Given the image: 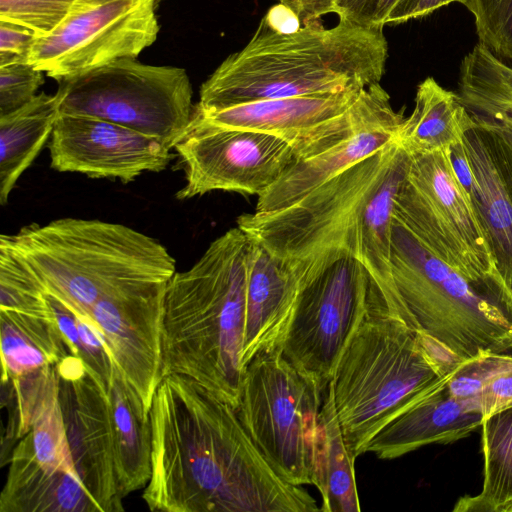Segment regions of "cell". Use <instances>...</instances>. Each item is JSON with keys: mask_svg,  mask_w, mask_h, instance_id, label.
<instances>
[{"mask_svg": "<svg viewBox=\"0 0 512 512\" xmlns=\"http://www.w3.org/2000/svg\"><path fill=\"white\" fill-rule=\"evenodd\" d=\"M308 259L280 258L249 237L241 366L281 348L308 270Z\"/></svg>", "mask_w": 512, "mask_h": 512, "instance_id": "18", "label": "cell"}, {"mask_svg": "<svg viewBox=\"0 0 512 512\" xmlns=\"http://www.w3.org/2000/svg\"><path fill=\"white\" fill-rule=\"evenodd\" d=\"M47 300L70 354L82 361L86 370L108 396L115 362L100 330L48 293Z\"/></svg>", "mask_w": 512, "mask_h": 512, "instance_id": "31", "label": "cell"}, {"mask_svg": "<svg viewBox=\"0 0 512 512\" xmlns=\"http://www.w3.org/2000/svg\"><path fill=\"white\" fill-rule=\"evenodd\" d=\"M57 373L66 436L79 479L100 512L123 511L108 396L76 356L61 360Z\"/></svg>", "mask_w": 512, "mask_h": 512, "instance_id": "14", "label": "cell"}, {"mask_svg": "<svg viewBox=\"0 0 512 512\" xmlns=\"http://www.w3.org/2000/svg\"><path fill=\"white\" fill-rule=\"evenodd\" d=\"M414 103L396 136L410 155L449 150L462 142L474 124L458 94L442 87L433 77L418 85Z\"/></svg>", "mask_w": 512, "mask_h": 512, "instance_id": "23", "label": "cell"}, {"mask_svg": "<svg viewBox=\"0 0 512 512\" xmlns=\"http://www.w3.org/2000/svg\"><path fill=\"white\" fill-rule=\"evenodd\" d=\"M324 392L281 348L257 354L244 370L237 415L270 467L289 484H314Z\"/></svg>", "mask_w": 512, "mask_h": 512, "instance_id": "8", "label": "cell"}, {"mask_svg": "<svg viewBox=\"0 0 512 512\" xmlns=\"http://www.w3.org/2000/svg\"><path fill=\"white\" fill-rule=\"evenodd\" d=\"M460 368L447 370L433 340L412 327L372 280L366 311L329 382L350 457L365 453L384 426Z\"/></svg>", "mask_w": 512, "mask_h": 512, "instance_id": "4", "label": "cell"}, {"mask_svg": "<svg viewBox=\"0 0 512 512\" xmlns=\"http://www.w3.org/2000/svg\"><path fill=\"white\" fill-rule=\"evenodd\" d=\"M2 382L56 365L70 352L55 317L0 310Z\"/></svg>", "mask_w": 512, "mask_h": 512, "instance_id": "26", "label": "cell"}, {"mask_svg": "<svg viewBox=\"0 0 512 512\" xmlns=\"http://www.w3.org/2000/svg\"><path fill=\"white\" fill-rule=\"evenodd\" d=\"M397 148L394 140L288 207L244 213L237 218V226L280 258L304 259L345 248L360 259L362 212Z\"/></svg>", "mask_w": 512, "mask_h": 512, "instance_id": "10", "label": "cell"}, {"mask_svg": "<svg viewBox=\"0 0 512 512\" xmlns=\"http://www.w3.org/2000/svg\"><path fill=\"white\" fill-rule=\"evenodd\" d=\"M57 82L61 115L110 121L155 137L172 149L194 110L190 79L179 67L124 58Z\"/></svg>", "mask_w": 512, "mask_h": 512, "instance_id": "9", "label": "cell"}, {"mask_svg": "<svg viewBox=\"0 0 512 512\" xmlns=\"http://www.w3.org/2000/svg\"><path fill=\"white\" fill-rule=\"evenodd\" d=\"M173 149L186 181L176 193L179 200L217 190L259 196L299 160L277 135L192 119Z\"/></svg>", "mask_w": 512, "mask_h": 512, "instance_id": "13", "label": "cell"}, {"mask_svg": "<svg viewBox=\"0 0 512 512\" xmlns=\"http://www.w3.org/2000/svg\"><path fill=\"white\" fill-rule=\"evenodd\" d=\"M404 114L363 128L315 156L298 160L270 188L258 196L255 212L288 207L350 166L396 140Z\"/></svg>", "mask_w": 512, "mask_h": 512, "instance_id": "20", "label": "cell"}, {"mask_svg": "<svg viewBox=\"0 0 512 512\" xmlns=\"http://www.w3.org/2000/svg\"><path fill=\"white\" fill-rule=\"evenodd\" d=\"M36 35L29 29L0 20V66L28 62Z\"/></svg>", "mask_w": 512, "mask_h": 512, "instance_id": "38", "label": "cell"}, {"mask_svg": "<svg viewBox=\"0 0 512 512\" xmlns=\"http://www.w3.org/2000/svg\"><path fill=\"white\" fill-rule=\"evenodd\" d=\"M473 119L462 140L466 157H454L452 167L512 299V140L500 127Z\"/></svg>", "mask_w": 512, "mask_h": 512, "instance_id": "15", "label": "cell"}, {"mask_svg": "<svg viewBox=\"0 0 512 512\" xmlns=\"http://www.w3.org/2000/svg\"><path fill=\"white\" fill-rule=\"evenodd\" d=\"M108 403L117 482L124 498L150 479L152 431L149 411L116 364Z\"/></svg>", "mask_w": 512, "mask_h": 512, "instance_id": "22", "label": "cell"}, {"mask_svg": "<svg viewBox=\"0 0 512 512\" xmlns=\"http://www.w3.org/2000/svg\"><path fill=\"white\" fill-rule=\"evenodd\" d=\"M479 42L512 63V0H471Z\"/></svg>", "mask_w": 512, "mask_h": 512, "instance_id": "34", "label": "cell"}, {"mask_svg": "<svg viewBox=\"0 0 512 512\" xmlns=\"http://www.w3.org/2000/svg\"><path fill=\"white\" fill-rule=\"evenodd\" d=\"M388 59L383 27L320 19L280 32L261 19L244 48L229 55L200 88L201 109L259 100L361 90L380 83Z\"/></svg>", "mask_w": 512, "mask_h": 512, "instance_id": "2", "label": "cell"}, {"mask_svg": "<svg viewBox=\"0 0 512 512\" xmlns=\"http://www.w3.org/2000/svg\"><path fill=\"white\" fill-rule=\"evenodd\" d=\"M161 140L110 121L59 115L49 140L51 168L91 178L135 180L160 172L172 159Z\"/></svg>", "mask_w": 512, "mask_h": 512, "instance_id": "17", "label": "cell"}, {"mask_svg": "<svg viewBox=\"0 0 512 512\" xmlns=\"http://www.w3.org/2000/svg\"><path fill=\"white\" fill-rule=\"evenodd\" d=\"M27 435L41 466L78 476L66 436L59 393L52 396L37 414Z\"/></svg>", "mask_w": 512, "mask_h": 512, "instance_id": "33", "label": "cell"}, {"mask_svg": "<svg viewBox=\"0 0 512 512\" xmlns=\"http://www.w3.org/2000/svg\"><path fill=\"white\" fill-rule=\"evenodd\" d=\"M393 217L433 256L496 301L512 318V299L455 176L449 150L411 155Z\"/></svg>", "mask_w": 512, "mask_h": 512, "instance_id": "7", "label": "cell"}, {"mask_svg": "<svg viewBox=\"0 0 512 512\" xmlns=\"http://www.w3.org/2000/svg\"><path fill=\"white\" fill-rule=\"evenodd\" d=\"M453 2L470 7L471 0H399L392 10L387 24H400L412 19L425 17Z\"/></svg>", "mask_w": 512, "mask_h": 512, "instance_id": "39", "label": "cell"}, {"mask_svg": "<svg viewBox=\"0 0 512 512\" xmlns=\"http://www.w3.org/2000/svg\"><path fill=\"white\" fill-rule=\"evenodd\" d=\"M390 272L408 323L464 362L512 353V318L503 307L433 256L394 217Z\"/></svg>", "mask_w": 512, "mask_h": 512, "instance_id": "6", "label": "cell"}, {"mask_svg": "<svg viewBox=\"0 0 512 512\" xmlns=\"http://www.w3.org/2000/svg\"><path fill=\"white\" fill-rule=\"evenodd\" d=\"M448 390L483 418L512 407V353H490L464 363Z\"/></svg>", "mask_w": 512, "mask_h": 512, "instance_id": "30", "label": "cell"}, {"mask_svg": "<svg viewBox=\"0 0 512 512\" xmlns=\"http://www.w3.org/2000/svg\"><path fill=\"white\" fill-rule=\"evenodd\" d=\"M157 0H76L51 34L36 37L28 62L55 80L137 56L157 39Z\"/></svg>", "mask_w": 512, "mask_h": 512, "instance_id": "12", "label": "cell"}, {"mask_svg": "<svg viewBox=\"0 0 512 512\" xmlns=\"http://www.w3.org/2000/svg\"><path fill=\"white\" fill-rule=\"evenodd\" d=\"M56 94H37L22 107L0 116V204L5 205L22 173L50 139L59 117Z\"/></svg>", "mask_w": 512, "mask_h": 512, "instance_id": "25", "label": "cell"}, {"mask_svg": "<svg viewBox=\"0 0 512 512\" xmlns=\"http://www.w3.org/2000/svg\"><path fill=\"white\" fill-rule=\"evenodd\" d=\"M169 280L142 281L100 299L90 319L148 411L162 376V327Z\"/></svg>", "mask_w": 512, "mask_h": 512, "instance_id": "16", "label": "cell"}, {"mask_svg": "<svg viewBox=\"0 0 512 512\" xmlns=\"http://www.w3.org/2000/svg\"><path fill=\"white\" fill-rule=\"evenodd\" d=\"M481 427V491L460 497L453 512H498L512 498V407L483 418Z\"/></svg>", "mask_w": 512, "mask_h": 512, "instance_id": "29", "label": "cell"}, {"mask_svg": "<svg viewBox=\"0 0 512 512\" xmlns=\"http://www.w3.org/2000/svg\"><path fill=\"white\" fill-rule=\"evenodd\" d=\"M162 0H157V6L159 5V3L161 2Z\"/></svg>", "mask_w": 512, "mask_h": 512, "instance_id": "41", "label": "cell"}, {"mask_svg": "<svg viewBox=\"0 0 512 512\" xmlns=\"http://www.w3.org/2000/svg\"><path fill=\"white\" fill-rule=\"evenodd\" d=\"M411 155L399 143L387 170L364 206L360 221V260L387 300L397 302L390 272L393 210L407 177Z\"/></svg>", "mask_w": 512, "mask_h": 512, "instance_id": "24", "label": "cell"}, {"mask_svg": "<svg viewBox=\"0 0 512 512\" xmlns=\"http://www.w3.org/2000/svg\"><path fill=\"white\" fill-rule=\"evenodd\" d=\"M454 376V375H453ZM450 376L384 426L366 452L390 460L429 444H448L469 436L483 417L448 390Z\"/></svg>", "mask_w": 512, "mask_h": 512, "instance_id": "19", "label": "cell"}, {"mask_svg": "<svg viewBox=\"0 0 512 512\" xmlns=\"http://www.w3.org/2000/svg\"><path fill=\"white\" fill-rule=\"evenodd\" d=\"M498 512H512V498L503 503L498 509Z\"/></svg>", "mask_w": 512, "mask_h": 512, "instance_id": "40", "label": "cell"}, {"mask_svg": "<svg viewBox=\"0 0 512 512\" xmlns=\"http://www.w3.org/2000/svg\"><path fill=\"white\" fill-rule=\"evenodd\" d=\"M457 94L473 118L500 127L512 140V65L479 42L461 63Z\"/></svg>", "mask_w": 512, "mask_h": 512, "instance_id": "27", "label": "cell"}, {"mask_svg": "<svg viewBox=\"0 0 512 512\" xmlns=\"http://www.w3.org/2000/svg\"><path fill=\"white\" fill-rule=\"evenodd\" d=\"M0 310L54 317L44 286L5 234L0 237Z\"/></svg>", "mask_w": 512, "mask_h": 512, "instance_id": "32", "label": "cell"}, {"mask_svg": "<svg viewBox=\"0 0 512 512\" xmlns=\"http://www.w3.org/2000/svg\"><path fill=\"white\" fill-rule=\"evenodd\" d=\"M399 0H333L330 13L364 27H384Z\"/></svg>", "mask_w": 512, "mask_h": 512, "instance_id": "37", "label": "cell"}, {"mask_svg": "<svg viewBox=\"0 0 512 512\" xmlns=\"http://www.w3.org/2000/svg\"><path fill=\"white\" fill-rule=\"evenodd\" d=\"M249 236L238 226L170 278L164 300L162 376L186 375L236 408L244 370Z\"/></svg>", "mask_w": 512, "mask_h": 512, "instance_id": "3", "label": "cell"}, {"mask_svg": "<svg viewBox=\"0 0 512 512\" xmlns=\"http://www.w3.org/2000/svg\"><path fill=\"white\" fill-rule=\"evenodd\" d=\"M43 73L29 62L0 66V116L31 101L44 83Z\"/></svg>", "mask_w": 512, "mask_h": 512, "instance_id": "36", "label": "cell"}, {"mask_svg": "<svg viewBox=\"0 0 512 512\" xmlns=\"http://www.w3.org/2000/svg\"><path fill=\"white\" fill-rule=\"evenodd\" d=\"M354 462L344 442L332 389L328 383L320 410L318 452L313 484L321 494L320 511H360Z\"/></svg>", "mask_w": 512, "mask_h": 512, "instance_id": "28", "label": "cell"}, {"mask_svg": "<svg viewBox=\"0 0 512 512\" xmlns=\"http://www.w3.org/2000/svg\"><path fill=\"white\" fill-rule=\"evenodd\" d=\"M9 462L0 512H100L77 475L40 465L27 434Z\"/></svg>", "mask_w": 512, "mask_h": 512, "instance_id": "21", "label": "cell"}, {"mask_svg": "<svg viewBox=\"0 0 512 512\" xmlns=\"http://www.w3.org/2000/svg\"><path fill=\"white\" fill-rule=\"evenodd\" d=\"M10 237L46 292L88 321L100 299L138 282L170 280L176 272L160 242L123 224L61 218Z\"/></svg>", "mask_w": 512, "mask_h": 512, "instance_id": "5", "label": "cell"}, {"mask_svg": "<svg viewBox=\"0 0 512 512\" xmlns=\"http://www.w3.org/2000/svg\"><path fill=\"white\" fill-rule=\"evenodd\" d=\"M76 0H0V20L31 30L37 37L51 34L71 12Z\"/></svg>", "mask_w": 512, "mask_h": 512, "instance_id": "35", "label": "cell"}, {"mask_svg": "<svg viewBox=\"0 0 512 512\" xmlns=\"http://www.w3.org/2000/svg\"><path fill=\"white\" fill-rule=\"evenodd\" d=\"M304 259H308V270L281 349L301 373L325 390L366 311L372 278L360 259L345 248Z\"/></svg>", "mask_w": 512, "mask_h": 512, "instance_id": "11", "label": "cell"}, {"mask_svg": "<svg viewBox=\"0 0 512 512\" xmlns=\"http://www.w3.org/2000/svg\"><path fill=\"white\" fill-rule=\"evenodd\" d=\"M151 476L142 498L163 512H315L302 486L282 480L235 407L198 381L170 373L149 411Z\"/></svg>", "mask_w": 512, "mask_h": 512, "instance_id": "1", "label": "cell"}]
</instances>
